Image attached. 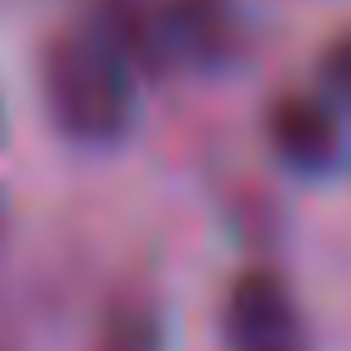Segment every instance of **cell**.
I'll return each mask as SVG.
<instances>
[{
	"label": "cell",
	"instance_id": "1",
	"mask_svg": "<svg viewBox=\"0 0 351 351\" xmlns=\"http://www.w3.org/2000/svg\"><path fill=\"white\" fill-rule=\"evenodd\" d=\"M39 87L53 125L77 145H111L135 116V63L97 29H58L39 53Z\"/></svg>",
	"mask_w": 351,
	"mask_h": 351
},
{
	"label": "cell",
	"instance_id": "6",
	"mask_svg": "<svg viewBox=\"0 0 351 351\" xmlns=\"http://www.w3.org/2000/svg\"><path fill=\"white\" fill-rule=\"evenodd\" d=\"M317 82L327 92L332 106L351 111V29H341L337 39H327L322 58H317Z\"/></svg>",
	"mask_w": 351,
	"mask_h": 351
},
{
	"label": "cell",
	"instance_id": "4",
	"mask_svg": "<svg viewBox=\"0 0 351 351\" xmlns=\"http://www.w3.org/2000/svg\"><path fill=\"white\" fill-rule=\"evenodd\" d=\"M159 34L169 53H183L197 68H217L236 49L231 0H159Z\"/></svg>",
	"mask_w": 351,
	"mask_h": 351
},
{
	"label": "cell",
	"instance_id": "5",
	"mask_svg": "<svg viewBox=\"0 0 351 351\" xmlns=\"http://www.w3.org/2000/svg\"><path fill=\"white\" fill-rule=\"evenodd\" d=\"M97 351H159V322L145 308H116L101 322Z\"/></svg>",
	"mask_w": 351,
	"mask_h": 351
},
{
	"label": "cell",
	"instance_id": "2",
	"mask_svg": "<svg viewBox=\"0 0 351 351\" xmlns=\"http://www.w3.org/2000/svg\"><path fill=\"white\" fill-rule=\"evenodd\" d=\"M221 337L226 351H303V322L289 284L265 265L241 269L221 298Z\"/></svg>",
	"mask_w": 351,
	"mask_h": 351
},
{
	"label": "cell",
	"instance_id": "3",
	"mask_svg": "<svg viewBox=\"0 0 351 351\" xmlns=\"http://www.w3.org/2000/svg\"><path fill=\"white\" fill-rule=\"evenodd\" d=\"M269 149L293 173H327L341 159V121L327 97L308 92H279L265 111Z\"/></svg>",
	"mask_w": 351,
	"mask_h": 351
}]
</instances>
